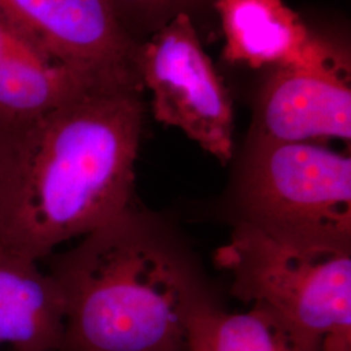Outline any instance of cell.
Masks as SVG:
<instances>
[{
	"instance_id": "obj_2",
	"label": "cell",
	"mask_w": 351,
	"mask_h": 351,
	"mask_svg": "<svg viewBox=\"0 0 351 351\" xmlns=\"http://www.w3.org/2000/svg\"><path fill=\"white\" fill-rule=\"evenodd\" d=\"M50 274L65 304L59 351L186 350V276L130 213L85 236Z\"/></svg>"
},
{
	"instance_id": "obj_10",
	"label": "cell",
	"mask_w": 351,
	"mask_h": 351,
	"mask_svg": "<svg viewBox=\"0 0 351 351\" xmlns=\"http://www.w3.org/2000/svg\"><path fill=\"white\" fill-rule=\"evenodd\" d=\"M185 351H320L302 341L275 313L252 304L226 313L194 301L186 317Z\"/></svg>"
},
{
	"instance_id": "obj_5",
	"label": "cell",
	"mask_w": 351,
	"mask_h": 351,
	"mask_svg": "<svg viewBox=\"0 0 351 351\" xmlns=\"http://www.w3.org/2000/svg\"><path fill=\"white\" fill-rule=\"evenodd\" d=\"M136 71L154 119L181 130L221 164L233 158V103L188 13L139 42Z\"/></svg>"
},
{
	"instance_id": "obj_1",
	"label": "cell",
	"mask_w": 351,
	"mask_h": 351,
	"mask_svg": "<svg viewBox=\"0 0 351 351\" xmlns=\"http://www.w3.org/2000/svg\"><path fill=\"white\" fill-rule=\"evenodd\" d=\"M142 91L95 85L13 130L0 171V249L38 262L129 213Z\"/></svg>"
},
{
	"instance_id": "obj_11",
	"label": "cell",
	"mask_w": 351,
	"mask_h": 351,
	"mask_svg": "<svg viewBox=\"0 0 351 351\" xmlns=\"http://www.w3.org/2000/svg\"><path fill=\"white\" fill-rule=\"evenodd\" d=\"M126 33H155L180 13H188L207 0H110Z\"/></svg>"
},
{
	"instance_id": "obj_6",
	"label": "cell",
	"mask_w": 351,
	"mask_h": 351,
	"mask_svg": "<svg viewBox=\"0 0 351 351\" xmlns=\"http://www.w3.org/2000/svg\"><path fill=\"white\" fill-rule=\"evenodd\" d=\"M0 19L42 53L95 82H139L138 43L110 0H0Z\"/></svg>"
},
{
	"instance_id": "obj_9",
	"label": "cell",
	"mask_w": 351,
	"mask_h": 351,
	"mask_svg": "<svg viewBox=\"0 0 351 351\" xmlns=\"http://www.w3.org/2000/svg\"><path fill=\"white\" fill-rule=\"evenodd\" d=\"M37 263L0 249V343L13 351H59L63 342V293Z\"/></svg>"
},
{
	"instance_id": "obj_13",
	"label": "cell",
	"mask_w": 351,
	"mask_h": 351,
	"mask_svg": "<svg viewBox=\"0 0 351 351\" xmlns=\"http://www.w3.org/2000/svg\"><path fill=\"white\" fill-rule=\"evenodd\" d=\"M12 133L13 130L0 124V171L3 168V164H4V160H5L7 152H8V149H10Z\"/></svg>"
},
{
	"instance_id": "obj_12",
	"label": "cell",
	"mask_w": 351,
	"mask_h": 351,
	"mask_svg": "<svg viewBox=\"0 0 351 351\" xmlns=\"http://www.w3.org/2000/svg\"><path fill=\"white\" fill-rule=\"evenodd\" d=\"M320 351H351V328L326 335L322 341Z\"/></svg>"
},
{
	"instance_id": "obj_3",
	"label": "cell",
	"mask_w": 351,
	"mask_h": 351,
	"mask_svg": "<svg viewBox=\"0 0 351 351\" xmlns=\"http://www.w3.org/2000/svg\"><path fill=\"white\" fill-rule=\"evenodd\" d=\"M239 300L271 310L307 345L351 328L350 245L278 234L242 221L215 252Z\"/></svg>"
},
{
	"instance_id": "obj_8",
	"label": "cell",
	"mask_w": 351,
	"mask_h": 351,
	"mask_svg": "<svg viewBox=\"0 0 351 351\" xmlns=\"http://www.w3.org/2000/svg\"><path fill=\"white\" fill-rule=\"evenodd\" d=\"M229 64L281 68L310 60L326 39L317 37L284 0H213Z\"/></svg>"
},
{
	"instance_id": "obj_4",
	"label": "cell",
	"mask_w": 351,
	"mask_h": 351,
	"mask_svg": "<svg viewBox=\"0 0 351 351\" xmlns=\"http://www.w3.org/2000/svg\"><path fill=\"white\" fill-rule=\"evenodd\" d=\"M247 220L295 239L350 245L351 158L320 143L254 137L241 180Z\"/></svg>"
},
{
	"instance_id": "obj_7",
	"label": "cell",
	"mask_w": 351,
	"mask_h": 351,
	"mask_svg": "<svg viewBox=\"0 0 351 351\" xmlns=\"http://www.w3.org/2000/svg\"><path fill=\"white\" fill-rule=\"evenodd\" d=\"M350 72L349 56L326 39L310 60L275 68L259 95L254 137L350 143Z\"/></svg>"
}]
</instances>
